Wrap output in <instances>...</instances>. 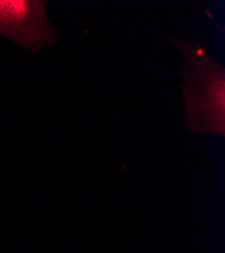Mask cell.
Here are the masks:
<instances>
[{
	"instance_id": "6da1fadb",
	"label": "cell",
	"mask_w": 225,
	"mask_h": 253,
	"mask_svg": "<svg viewBox=\"0 0 225 253\" xmlns=\"http://www.w3.org/2000/svg\"><path fill=\"white\" fill-rule=\"evenodd\" d=\"M184 61L179 74L184 79L188 130L196 134L225 135V70L198 42L171 39Z\"/></svg>"
},
{
	"instance_id": "7a4b0ae2",
	"label": "cell",
	"mask_w": 225,
	"mask_h": 253,
	"mask_svg": "<svg viewBox=\"0 0 225 253\" xmlns=\"http://www.w3.org/2000/svg\"><path fill=\"white\" fill-rule=\"evenodd\" d=\"M48 5L47 0H0V35L32 53L55 46L58 32Z\"/></svg>"
}]
</instances>
